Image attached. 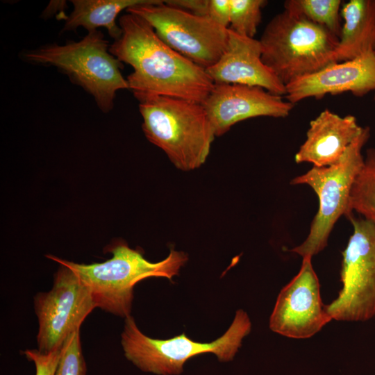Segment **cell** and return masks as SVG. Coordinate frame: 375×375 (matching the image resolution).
<instances>
[{
	"instance_id": "obj_10",
	"label": "cell",
	"mask_w": 375,
	"mask_h": 375,
	"mask_svg": "<svg viewBox=\"0 0 375 375\" xmlns=\"http://www.w3.org/2000/svg\"><path fill=\"white\" fill-rule=\"evenodd\" d=\"M95 308L88 288L71 269L60 265L51 289L34 297L39 324L38 349L49 353L62 349L68 337L80 330L85 319Z\"/></svg>"
},
{
	"instance_id": "obj_8",
	"label": "cell",
	"mask_w": 375,
	"mask_h": 375,
	"mask_svg": "<svg viewBox=\"0 0 375 375\" xmlns=\"http://www.w3.org/2000/svg\"><path fill=\"white\" fill-rule=\"evenodd\" d=\"M353 233L342 252L338 297L324 305L333 320L367 322L375 317V223L353 214Z\"/></svg>"
},
{
	"instance_id": "obj_21",
	"label": "cell",
	"mask_w": 375,
	"mask_h": 375,
	"mask_svg": "<svg viewBox=\"0 0 375 375\" xmlns=\"http://www.w3.org/2000/svg\"><path fill=\"white\" fill-rule=\"evenodd\" d=\"M80 330L72 333L62 345L55 375H86Z\"/></svg>"
},
{
	"instance_id": "obj_24",
	"label": "cell",
	"mask_w": 375,
	"mask_h": 375,
	"mask_svg": "<svg viewBox=\"0 0 375 375\" xmlns=\"http://www.w3.org/2000/svg\"><path fill=\"white\" fill-rule=\"evenodd\" d=\"M165 2L193 15L208 17L209 0H166Z\"/></svg>"
},
{
	"instance_id": "obj_12",
	"label": "cell",
	"mask_w": 375,
	"mask_h": 375,
	"mask_svg": "<svg viewBox=\"0 0 375 375\" xmlns=\"http://www.w3.org/2000/svg\"><path fill=\"white\" fill-rule=\"evenodd\" d=\"M215 137L241 121L257 117L284 118L294 105L262 88L240 84L215 85L201 103Z\"/></svg>"
},
{
	"instance_id": "obj_11",
	"label": "cell",
	"mask_w": 375,
	"mask_h": 375,
	"mask_svg": "<svg viewBox=\"0 0 375 375\" xmlns=\"http://www.w3.org/2000/svg\"><path fill=\"white\" fill-rule=\"evenodd\" d=\"M312 258H303L298 274L280 291L269 318V328L294 339L312 337L332 319L324 308Z\"/></svg>"
},
{
	"instance_id": "obj_13",
	"label": "cell",
	"mask_w": 375,
	"mask_h": 375,
	"mask_svg": "<svg viewBox=\"0 0 375 375\" xmlns=\"http://www.w3.org/2000/svg\"><path fill=\"white\" fill-rule=\"evenodd\" d=\"M285 99L294 105L307 98L351 92L362 97L375 91V51L332 63L287 85Z\"/></svg>"
},
{
	"instance_id": "obj_14",
	"label": "cell",
	"mask_w": 375,
	"mask_h": 375,
	"mask_svg": "<svg viewBox=\"0 0 375 375\" xmlns=\"http://www.w3.org/2000/svg\"><path fill=\"white\" fill-rule=\"evenodd\" d=\"M260 40L228 28L226 49L217 62L206 69L215 85L240 84L260 87L276 95L286 88L262 60Z\"/></svg>"
},
{
	"instance_id": "obj_19",
	"label": "cell",
	"mask_w": 375,
	"mask_h": 375,
	"mask_svg": "<svg viewBox=\"0 0 375 375\" xmlns=\"http://www.w3.org/2000/svg\"><path fill=\"white\" fill-rule=\"evenodd\" d=\"M349 210L375 223V148L366 151L362 167L350 192Z\"/></svg>"
},
{
	"instance_id": "obj_17",
	"label": "cell",
	"mask_w": 375,
	"mask_h": 375,
	"mask_svg": "<svg viewBox=\"0 0 375 375\" xmlns=\"http://www.w3.org/2000/svg\"><path fill=\"white\" fill-rule=\"evenodd\" d=\"M151 0H72L73 10L65 19L62 31H75L83 27L88 32L105 28L115 40L122 29L116 22L118 15L136 5L146 3Z\"/></svg>"
},
{
	"instance_id": "obj_23",
	"label": "cell",
	"mask_w": 375,
	"mask_h": 375,
	"mask_svg": "<svg viewBox=\"0 0 375 375\" xmlns=\"http://www.w3.org/2000/svg\"><path fill=\"white\" fill-rule=\"evenodd\" d=\"M208 17L217 25L228 28L231 20L230 0H209Z\"/></svg>"
},
{
	"instance_id": "obj_2",
	"label": "cell",
	"mask_w": 375,
	"mask_h": 375,
	"mask_svg": "<svg viewBox=\"0 0 375 375\" xmlns=\"http://www.w3.org/2000/svg\"><path fill=\"white\" fill-rule=\"evenodd\" d=\"M112 257L103 262L79 264L53 255L46 256L71 269L88 288L97 308L122 317L131 315L133 288L140 281L150 277L173 276L188 261V255L173 249L166 258L152 262L144 258L141 251L117 240L106 247Z\"/></svg>"
},
{
	"instance_id": "obj_1",
	"label": "cell",
	"mask_w": 375,
	"mask_h": 375,
	"mask_svg": "<svg viewBox=\"0 0 375 375\" xmlns=\"http://www.w3.org/2000/svg\"><path fill=\"white\" fill-rule=\"evenodd\" d=\"M119 25L122 34L109 51L133 69L126 80L134 96L204 101L215 86L206 69L169 47L140 16L126 12Z\"/></svg>"
},
{
	"instance_id": "obj_16",
	"label": "cell",
	"mask_w": 375,
	"mask_h": 375,
	"mask_svg": "<svg viewBox=\"0 0 375 375\" xmlns=\"http://www.w3.org/2000/svg\"><path fill=\"white\" fill-rule=\"evenodd\" d=\"M340 13L344 22L335 62L375 51V0H350L342 5Z\"/></svg>"
},
{
	"instance_id": "obj_25",
	"label": "cell",
	"mask_w": 375,
	"mask_h": 375,
	"mask_svg": "<svg viewBox=\"0 0 375 375\" xmlns=\"http://www.w3.org/2000/svg\"><path fill=\"white\" fill-rule=\"evenodd\" d=\"M374 99H375V94H374Z\"/></svg>"
},
{
	"instance_id": "obj_18",
	"label": "cell",
	"mask_w": 375,
	"mask_h": 375,
	"mask_svg": "<svg viewBox=\"0 0 375 375\" xmlns=\"http://www.w3.org/2000/svg\"><path fill=\"white\" fill-rule=\"evenodd\" d=\"M340 0H287L284 10L322 26L340 38L342 31Z\"/></svg>"
},
{
	"instance_id": "obj_9",
	"label": "cell",
	"mask_w": 375,
	"mask_h": 375,
	"mask_svg": "<svg viewBox=\"0 0 375 375\" xmlns=\"http://www.w3.org/2000/svg\"><path fill=\"white\" fill-rule=\"evenodd\" d=\"M126 12L144 19L165 44L204 69L215 64L226 49L228 28L165 1L151 0Z\"/></svg>"
},
{
	"instance_id": "obj_5",
	"label": "cell",
	"mask_w": 375,
	"mask_h": 375,
	"mask_svg": "<svg viewBox=\"0 0 375 375\" xmlns=\"http://www.w3.org/2000/svg\"><path fill=\"white\" fill-rule=\"evenodd\" d=\"M109 48L103 34L94 30L79 41L27 51L23 58L32 64L56 67L92 95L102 112H108L113 108L117 91L128 89L121 72L122 62L111 54Z\"/></svg>"
},
{
	"instance_id": "obj_15",
	"label": "cell",
	"mask_w": 375,
	"mask_h": 375,
	"mask_svg": "<svg viewBox=\"0 0 375 375\" xmlns=\"http://www.w3.org/2000/svg\"><path fill=\"white\" fill-rule=\"evenodd\" d=\"M361 129L354 116L341 117L326 108L310 121L306 139L295 154L294 160L317 167L335 165Z\"/></svg>"
},
{
	"instance_id": "obj_4",
	"label": "cell",
	"mask_w": 375,
	"mask_h": 375,
	"mask_svg": "<svg viewBox=\"0 0 375 375\" xmlns=\"http://www.w3.org/2000/svg\"><path fill=\"white\" fill-rule=\"evenodd\" d=\"M262 60L285 86L334 63L339 38L325 28L283 10L265 26Z\"/></svg>"
},
{
	"instance_id": "obj_22",
	"label": "cell",
	"mask_w": 375,
	"mask_h": 375,
	"mask_svg": "<svg viewBox=\"0 0 375 375\" xmlns=\"http://www.w3.org/2000/svg\"><path fill=\"white\" fill-rule=\"evenodd\" d=\"M61 349L43 353L38 349H26L23 353L35 367V375H55Z\"/></svg>"
},
{
	"instance_id": "obj_6",
	"label": "cell",
	"mask_w": 375,
	"mask_h": 375,
	"mask_svg": "<svg viewBox=\"0 0 375 375\" xmlns=\"http://www.w3.org/2000/svg\"><path fill=\"white\" fill-rule=\"evenodd\" d=\"M251 329L247 313L238 310L226 333L211 342H195L185 333L158 340L143 334L130 315L125 318L121 342L125 357L140 370L158 375H178L188 360L205 353H214L222 362L233 360Z\"/></svg>"
},
{
	"instance_id": "obj_3",
	"label": "cell",
	"mask_w": 375,
	"mask_h": 375,
	"mask_svg": "<svg viewBox=\"0 0 375 375\" xmlns=\"http://www.w3.org/2000/svg\"><path fill=\"white\" fill-rule=\"evenodd\" d=\"M135 97L147 139L177 169L191 171L204 164L215 136L201 103L160 95Z\"/></svg>"
},
{
	"instance_id": "obj_20",
	"label": "cell",
	"mask_w": 375,
	"mask_h": 375,
	"mask_svg": "<svg viewBox=\"0 0 375 375\" xmlns=\"http://www.w3.org/2000/svg\"><path fill=\"white\" fill-rule=\"evenodd\" d=\"M231 20L229 28L235 33L254 38L262 20L265 0H230Z\"/></svg>"
},
{
	"instance_id": "obj_7",
	"label": "cell",
	"mask_w": 375,
	"mask_h": 375,
	"mask_svg": "<svg viewBox=\"0 0 375 375\" xmlns=\"http://www.w3.org/2000/svg\"><path fill=\"white\" fill-rule=\"evenodd\" d=\"M369 137V127H362L339 162L328 167H312L290 181L292 185L306 184L312 188L319 199V209L306 239L290 251L302 258L318 254L327 246L329 235L338 219L353 214L349 210L350 192L362 167V150Z\"/></svg>"
}]
</instances>
